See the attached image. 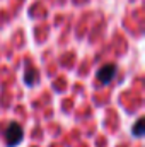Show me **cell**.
<instances>
[{
	"mask_svg": "<svg viewBox=\"0 0 145 147\" xmlns=\"http://www.w3.org/2000/svg\"><path fill=\"white\" fill-rule=\"evenodd\" d=\"M22 142V128L17 123H10L5 130V144L7 147H17Z\"/></svg>",
	"mask_w": 145,
	"mask_h": 147,
	"instance_id": "6da1fadb",
	"label": "cell"
},
{
	"mask_svg": "<svg viewBox=\"0 0 145 147\" xmlns=\"http://www.w3.org/2000/svg\"><path fill=\"white\" fill-rule=\"evenodd\" d=\"M114 75H116V67L113 63H106L97 70V80L101 84H109Z\"/></svg>",
	"mask_w": 145,
	"mask_h": 147,
	"instance_id": "7a4b0ae2",
	"label": "cell"
},
{
	"mask_svg": "<svg viewBox=\"0 0 145 147\" xmlns=\"http://www.w3.org/2000/svg\"><path fill=\"white\" fill-rule=\"evenodd\" d=\"M36 79H38V72L34 70V69H28V70H26L24 80H26V84H28V86H33Z\"/></svg>",
	"mask_w": 145,
	"mask_h": 147,
	"instance_id": "3957f363",
	"label": "cell"
},
{
	"mask_svg": "<svg viewBox=\"0 0 145 147\" xmlns=\"http://www.w3.org/2000/svg\"><path fill=\"white\" fill-rule=\"evenodd\" d=\"M142 134H144V118H138V121L133 127V135L135 137H142Z\"/></svg>",
	"mask_w": 145,
	"mask_h": 147,
	"instance_id": "277c9868",
	"label": "cell"
}]
</instances>
